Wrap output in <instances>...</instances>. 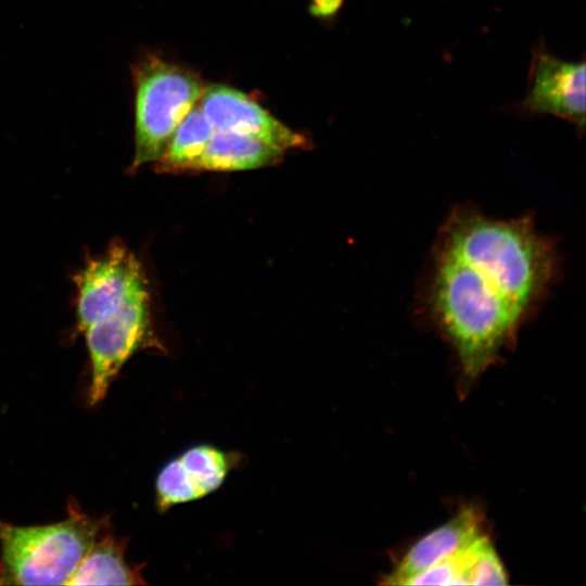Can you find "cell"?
<instances>
[{
	"label": "cell",
	"mask_w": 586,
	"mask_h": 586,
	"mask_svg": "<svg viewBox=\"0 0 586 586\" xmlns=\"http://www.w3.org/2000/svg\"><path fill=\"white\" fill-rule=\"evenodd\" d=\"M215 132L198 106H193L174 132L164 154L156 162L160 171H189Z\"/></svg>",
	"instance_id": "11"
},
{
	"label": "cell",
	"mask_w": 586,
	"mask_h": 586,
	"mask_svg": "<svg viewBox=\"0 0 586 586\" xmlns=\"http://www.w3.org/2000/svg\"><path fill=\"white\" fill-rule=\"evenodd\" d=\"M149 289L129 296L75 303L76 326L90 360L88 403H100L120 369L143 349L164 351L151 320Z\"/></svg>",
	"instance_id": "3"
},
{
	"label": "cell",
	"mask_w": 586,
	"mask_h": 586,
	"mask_svg": "<svg viewBox=\"0 0 586 586\" xmlns=\"http://www.w3.org/2000/svg\"><path fill=\"white\" fill-rule=\"evenodd\" d=\"M135 86V155L130 170L157 162L174 132L199 101L205 86L193 72L156 55L132 68Z\"/></svg>",
	"instance_id": "4"
},
{
	"label": "cell",
	"mask_w": 586,
	"mask_h": 586,
	"mask_svg": "<svg viewBox=\"0 0 586 586\" xmlns=\"http://www.w3.org/2000/svg\"><path fill=\"white\" fill-rule=\"evenodd\" d=\"M199 107L216 130L259 139L283 151L307 149L308 140L270 115L243 92L224 85L204 88Z\"/></svg>",
	"instance_id": "7"
},
{
	"label": "cell",
	"mask_w": 586,
	"mask_h": 586,
	"mask_svg": "<svg viewBox=\"0 0 586 586\" xmlns=\"http://www.w3.org/2000/svg\"><path fill=\"white\" fill-rule=\"evenodd\" d=\"M126 539L114 536L109 520L74 572L67 585H141L142 564H129L125 558Z\"/></svg>",
	"instance_id": "9"
},
{
	"label": "cell",
	"mask_w": 586,
	"mask_h": 586,
	"mask_svg": "<svg viewBox=\"0 0 586 586\" xmlns=\"http://www.w3.org/2000/svg\"><path fill=\"white\" fill-rule=\"evenodd\" d=\"M586 64L564 61L550 53L540 41L533 49L522 109L585 126Z\"/></svg>",
	"instance_id": "5"
},
{
	"label": "cell",
	"mask_w": 586,
	"mask_h": 586,
	"mask_svg": "<svg viewBox=\"0 0 586 586\" xmlns=\"http://www.w3.org/2000/svg\"><path fill=\"white\" fill-rule=\"evenodd\" d=\"M482 534V515L472 507L462 508L457 515L417 540L386 574L383 584L405 585L416 574L458 552Z\"/></svg>",
	"instance_id": "8"
},
{
	"label": "cell",
	"mask_w": 586,
	"mask_h": 586,
	"mask_svg": "<svg viewBox=\"0 0 586 586\" xmlns=\"http://www.w3.org/2000/svg\"><path fill=\"white\" fill-rule=\"evenodd\" d=\"M239 453L200 444L187 448L160 470L155 504L160 512L201 499L218 489L240 463Z\"/></svg>",
	"instance_id": "6"
},
{
	"label": "cell",
	"mask_w": 586,
	"mask_h": 586,
	"mask_svg": "<svg viewBox=\"0 0 586 586\" xmlns=\"http://www.w3.org/2000/svg\"><path fill=\"white\" fill-rule=\"evenodd\" d=\"M107 518L82 512L48 525L0 522V585H67Z\"/></svg>",
	"instance_id": "2"
},
{
	"label": "cell",
	"mask_w": 586,
	"mask_h": 586,
	"mask_svg": "<svg viewBox=\"0 0 586 586\" xmlns=\"http://www.w3.org/2000/svg\"><path fill=\"white\" fill-rule=\"evenodd\" d=\"M285 151L259 139L232 131L216 130L191 170L238 171L280 162Z\"/></svg>",
	"instance_id": "10"
},
{
	"label": "cell",
	"mask_w": 586,
	"mask_h": 586,
	"mask_svg": "<svg viewBox=\"0 0 586 586\" xmlns=\"http://www.w3.org/2000/svg\"><path fill=\"white\" fill-rule=\"evenodd\" d=\"M344 0H311L309 12L319 18L333 17L342 8Z\"/></svg>",
	"instance_id": "12"
},
{
	"label": "cell",
	"mask_w": 586,
	"mask_h": 586,
	"mask_svg": "<svg viewBox=\"0 0 586 586\" xmlns=\"http://www.w3.org/2000/svg\"><path fill=\"white\" fill-rule=\"evenodd\" d=\"M556 254L528 217L494 219L458 208L440 231L429 303L468 378L513 342L547 291Z\"/></svg>",
	"instance_id": "1"
}]
</instances>
